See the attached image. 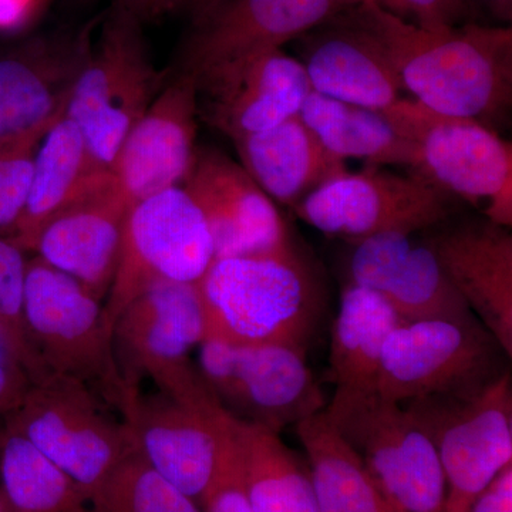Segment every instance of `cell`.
<instances>
[{
    "label": "cell",
    "mask_w": 512,
    "mask_h": 512,
    "mask_svg": "<svg viewBox=\"0 0 512 512\" xmlns=\"http://www.w3.org/2000/svg\"><path fill=\"white\" fill-rule=\"evenodd\" d=\"M198 119L197 80L175 70L128 131L111 167L131 207L160 192L183 187L198 150Z\"/></svg>",
    "instance_id": "cell-17"
},
{
    "label": "cell",
    "mask_w": 512,
    "mask_h": 512,
    "mask_svg": "<svg viewBox=\"0 0 512 512\" xmlns=\"http://www.w3.org/2000/svg\"><path fill=\"white\" fill-rule=\"evenodd\" d=\"M93 512H202L197 501L165 480L133 450L90 498Z\"/></svg>",
    "instance_id": "cell-31"
},
{
    "label": "cell",
    "mask_w": 512,
    "mask_h": 512,
    "mask_svg": "<svg viewBox=\"0 0 512 512\" xmlns=\"http://www.w3.org/2000/svg\"><path fill=\"white\" fill-rule=\"evenodd\" d=\"M215 261L210 228L183 187L137 202L128 211L107 316L114 326L128 303L158 282L197 284Z\"/></svg>",
    "instance_id": "cell-10"
},
{
    "label": "cell",
    "mask_w": 512,
    "mask_h": 512,
    "mask_svg": "<svg viewBox=\"0 0 512 512\" xmlns=\"http://www.w3.org/2000/svg\"><path fill=\"white\" fill-rule=\"evenodd\" d=\"M26 251L0 235V353L25 370L30 380L45 375L25 325Z\"/></svg>",
    "instance_id": "cell-32"
},
{
    "label": "cell",
    "mask_w": 512,
    "mask_h": 512,
    "mask_svg": "<svg viewBox=\"0 0 512 512\" xmlns=\"http://www.w3.org/2000/svg\"><path fill=\"white\" fill-rule=\"evenodd\" d=\"M3 420L72 477L89 498L136 450L124 421L111 419L92 387L60 373L30 380Z\"/></svg>",
    "instance_id": "cell-6"
},
{
    "label": "cell",
    "mask_w": 512,
    "mask_h": 512,
    "mask_svg": "<svg viewBox=\"0 0 512 512\" xmlns=\"http://www.w3.org/2000/svg\"><path fill=\"white\" fill-rule=\"evenodd\" d=\"M299 116L320 143L342 160L355 158L376 167L402 165L410 170L416 165V148L386 111L311 92Z\"/></svg>",
    "instance_id": "cell-27"
},
{
    "label": "cell",
    "mask_w": 512,
    "mask_h": 512,
    "mask_svg": "<svg viewBox=\"0 0 512 512\" xmlns=\"http://www.w3.org/2000/svg\"><path fill=\"white\" fill-rule=\"evenodd\" d=\"M231 427L254 512H320L308 464L278 433L234 416Z\"/></svg>",
    "instance_id": "cell-28"
},
{
    "label": "cell",
    "mask_w": 512,
    "mask_h": 512,
    "mask_svg": "<svg viewBox=\"0 0 512 512\" xmlns=\"http://www.w3.org/2000/svg\"><path fill=\"white\" fill-rule=\"evenodd\" d=\"M183 188L207 221L215 259L271 254L292 245L275 202L227 154L198 148Z\"/></svg>",
    "instance_id": "cell-19"
},
{
    "label": "cell",
    "mask_w": 512,
    "mask_h": 512,
    "mask_svg": "<svg viewBox=\"0 0 512 512\" xmlns=\"http://www.w3.org/2000/svg\"><path fill=\"white\" fill-rule=\"evenodd\" d=\"M467 512H512V464L474 498Z\"/></svg>",
    "instance_id": "cell-36"
},
{
    "label": "cell",
    "mask_w": 512,
    "mask_h": 512,
    "mask_svg": "<svg viewBox=\"0 0 512 512\" xmlns=\"http://www.w3.org/2000/svg\"><path fill=\"white\" fill-rule=\"evenodd\" d=\"M477 18L487 15L497 26H510L512 20V0H468Z\"/></svg>",
    "instance_id": "cell-40"
},
{
    "label": "cell",
    "mask_w": 512,
    "mask_h": 512,
    "mask_svg": "<svg viewBox=\"0 0 512 512\" xmlns=\"http://www.w3.org/2000/svg\"><path fill=\"white\" fill-rule=\"evenodd\" d=\"M96 25L40 33L0 52V140L52 127L63 116Z\"/></svg>",
    "instance_id": "cell-16"
},
{
    "label": "cell",
    "mask_w": 512,
    "mask_h": 512,
    "mask_svg": "<svg viewBox=\"0 0 512 512\" xmlns=\"http://www.w3.org/2000/svg\"><path fill=\"white\" fill-rule=\"evenodd\" d=\"M195 80L201 119L232 141L298 116L312 92L301 60L284 49L232 60Z\"/></svg>",
    "instance_id": "cell-15"
},
{
    "label": "cell",
    "mask_w": 512,
    "mask_h": 512,
    "mask_svg": "<svg viewBox=\"0 0 512 512\" xmlns=\"http://www.w3.org/2000/svg\"><path fill=\"white\" fill-rule=\"evenodd\" d=\"M104 170L107 168L97 163L82 131L63 114L37 148L28 202L12 238L32 252L40 229Z\"/></svg>",
    "instance_id": "cell-25"
},
{
    "label": "cell",
    "mask_w": 512,
    "mask_h": 512,
    "mask_svg": "<svg viewBox=\"0 0 512 512\" xmlns=\"http://www.w3.org/2000/svg\"><path fill=\"white\" fill-rule=\"evenodd\" d=\"M228 431L227 446L217 476L200 501L202 512H254L242 477L237 443L232 434L231 414Z\"/></svg>",
    "instance_id": "cell-34"
},
{
    "label": "cell",
    "mask_w": 512,
    "mask_h": 512,
    "mask_svg": "<svg viewBox=\"0 0 512 512\" xmlns=\"http://www.w3.org/2000/svg\"><path fill=\"white\" fill-rule=\"evenodd\" d=\"M25 325L47 372L82 380L119 410L136 392L121 375L103 299L37 256L26 272Z\"/></svg>",
    "instance_id": "cell-3"
},
{
    "label": "cell",
    "mask_w": 512,
    "mask_h": 512,
    "mask_svg": "<svg viewBox=\"0 0 512 512\" xmlns=\"http://www.w3.org/2000/svg\"><path fill=\"white\" fill-rule=\"evenodd\" d=\"M504 356L476 316L403 320L384 345L376 393L403 404L477 392L507 370Z\"/></svg>",
    "instance_id": "cell-7"
},
{
    "label": "cell",
    "mask_w": 512,
    "mask_h": 512,
    "mask_svg": "<svg viewBox=\"0 0 512 512\" xmlns=\"http://www.w3.org/2000/svg\"><path fill=\"white\" fill-rule=\"evenodd\" d=\"M403 320L377 293L353 284L343 288L330 333L329 380L335 392H376L384 345Z\"/></svg>",
    "instance_id": "cell-26"
},
{
    "label": "cell",
    "mask_w": 512,
    "mask_h": 512,
    "mask_svg": "<svg viewBox=\"0 0 512 512\" xmlns=\"http://www.w3.org/2000/svg\"><path fill=\"white\" fill-rule=\"evenodd\" d=\"M120 413L141 456L200 504L217 476L229 434V414L214 394L181 400L138 389Z\"/></svg>",
    "instance_id": "cell-13"
},
{
    "label": "cell",
    "mask_w": 512,
    "mask_h": 512,
    "mask_svg": "<svg viewBox=\"0 0 512 512\" xmlns=\"http://www.w3.org/2000/svg\"><path fill=\"white\" fill-rule=\"evenodd\" d=\"M197 286L205 339L306 352L322 316L318 281L292 245L271 254L215 259Z\"/></svg>",
    "instance_id": "cell-2"
},
{
    "label": "cell",
    "mask_w": 512,
    "mask_h": 512,
    "mask_svg": "<svg viewBox=\"0 0 512 512\" xmlns=\"http://www.w3.org/2000/svg\"><path fill=\"white\" fill-rule=\"evenodd\" d=\"M355 10L386 47L404 92L417 103L487 126L510 110L511 26L471 22L430 30L397 18L373 2L360 3Z\"/></svg>",
    "instance_id": "cell-1"
},
{
    "label": "cell",
    "mask_w": 512,
    "mask_h": 512,
    "mask_svg": "<svg viewBox=\"0 0 512 512\" xmlns=\"http://www.w3.org/2000/svg\"><path fill=\"white\" fill-rule=\"evenodd\" d=\"M406 10L407 22L423 29L456 28L477 22L476 12L468 0H400Z\"/></svg>",
    "instance_id": "cell-35"
},
{
    "label": "cell",
    "mask_w": 512,
    "mask_h": 512,
    "mask_svg": "<svg viewBox=\"0 0 512 512\" xmlns=\"http://www.w3.org/2000/svg\"><path fill=\"white\" fill-rule=\"evenodd\" d=\"M205 339L197 284L158 282L128 303L114 326V349L128 389L147 377L158 392L183 400L208 393L191 350Z\"/></svg>",
    "instance_id": "cell-9"
},
{
    "label": "cell",
    "mask_w": 512,
    "mask_h": 512,
    "mask_svg": "<svg viewBox=\"0 0 512 512\" xmlns=\"http://www.w3.org/2000/svg\"><path fill=\"white\" fill-rule=\"evenodd\" d=\"M365 0H224L192 23L178 72L200 76L241 57L282 49Z\"/></svg>",
    "instance_id": "cell-18"
},
{
    "label": "cell",
    "mask_w": 512,
    "mask_h": 512,
    "mask_svg": "<svg viewBox=\"0 0 512 512\" xmlns=\"http://www.w3.org/2000/svg\"><path fill=\"white\" fill-rule=\"evenodd\" d=\"M143 26L110 5L64 111L97 163L110 171L128 131L167 83V74L151 62Z\"/></svg>",
    "instance_id": "cell-4"
},
{
    "label": "cell",
    "mask_w": 512,
    "mask_h": 512,
    "mask_svg": "<svg viewBox=\"0 0 512 512\" xmlns=\"http://www.w3.org/2000/svg\"><path fill=\"white\" fill-rule=\"evenodd\" d=\"M365 2L376 3L377 6H380L386 12L392 13L397 18L407 20L406 10H404L400 0H365Z\"/></svg>",
    "instance_id": "cell-43"
},
{
    "label": "cell",
    "mask_w": 512,
    "mask_h": 512,
    "mask_svg": "<svg viewBox=\"0 0 512 512\" xmlns=\"http://www.w3.org/2000/svg\"><path fill=\"white\" fill-rule=\"evenodd\" d=\"M414 235L390 232L356 242L349 284L382 296L404 320L474 318L429 242Z\"/></svg>",
    "instance_id": "cell-22"
},
{
    "label": "cell",
    "mask_w": 512,
    "mask_h": 512,
    "mask_svg": "<svg viewBox=\"0 0 512 512\" xmlns=\"http://www.w3.org/2000/svg\"><path fill=\"white\" fill-rule=\"evenodd\" d=\"M19 0H0V26L12 25L19 15Z\"/></svg>",
    "instance_id": "cell-42"
},
{
    "label": "cell",
    "mask_w": 512,
    "mask_h": 512,
    "mask_svg": "<svg viewBox=\"0 0 512 512\" xmlns=\"http://www.w3.org/2000/svg\"><path fill=\"white\" fill-rule=\"evenodd\" d=\"M295 43L312 92L382 111L403 99L402 80L386 47L360 20L355 6Z\"/></svg>",
    "instance_id": "cell-21"
},
{
    "label": "cell",
    "mask_w": 512,
    "mask_h": 512,
    "mask_svg": "<svg viewBox=\"0 0 512 512\" xmlns=\"http://www.w3.org/2000/svg\"><path fill=\"white\" fill-rule=\"evenodd\" d=\"M493 222H461L429 239L451 284L505 355H512V237Z\"/></svg>",
    "instance_id": "cell-23"
},
{
    "label": "cell",
    "mask_w": 512,
    "mask_h": 512,
    "mask_svg": "<svg viewBox=\"0 0 512 512\" xmlns=\"http://www.w3.org/2000/svg\"><path fill=\"white\" fill-rule=\"evenodd\" d=\"M49 128L0 140V235L12 237L28 202L37 148Z\"/></svg>",
    "instance_id": "cell-33"
},
{
    "label": "cell",
    "mask_w": 512,
    "mask_h": 512,
    "mask_svg": "<svg viewBox=\"0 0 512 512\" xmlns=\"http://www.w3.org/2000/svg\"><path fill=\"white\" fill-rule=\"evenodd\" d=\"M439 454L447 497L444 512H467L481 491L512 464L510 369L466 394L403 403Z\"/></svg>",
    "instance_id": "cell-8"
},
{
    "label": "cell",
    "mask_w": 512,
    "mask_h": 512,
    "mask_svg": "<svg viewBox=\"0 0 512 512\" xmlns=\"http://www.w3.org/2000/svg\"><path fill=\"white\" fill-rule=\"evenodd\" d=\"M224 0H192L190 10L192 23L200 22L205 16L210 15L212 10L217 8Z\"/></svg>",
    "instance_id": "cell-41"
},
{
    "label": "cell",
    "mask_w": 512,
    "mask_h": 512,
    "mask_svg": "<svg viewBox=\"0 0 512 512\" xmlns=\"http://www.w3.org/2000/svg\"><path fill=\"white\" fill-rule=\"evenodd\" d=\"M192 0H111V5L126 10L143 25L173 15L178 10L190 9Z\"/></svg>",
    "instance_id": "cell-38"
},
{
    "label": "cell",
    "mask_w": 512,
    "mask_h": 512,
    "mask_svg": "<svg viewBox=\"0 0 512 512\" xmlns=\"http://www.w3.org/2000/svg\"><path fill=\"white\" fill-rule=\"evenodd\" d=\"M198 370L235 419L281 433L326 407L305 350L285 345H234L205 339Z\"/></svg>",
    "instance_id": "cell-11"
},
{
    "label": "cell",
    "mask_w": 512,
    "mask_h": 512,
    "mask_svg": "<svg viewBox=\"0 0 512 512\" xmlns=\"http://www.w3.org/2000/svg\"><path fill=\"white\" fill-rule=\"evenodd\" d=\"M0 491L10 512H93L83 488L9 426L0 429Z\"/></svg>",
    "instance_id": "cell-30"
},
{
    "label": "cell",
    "mask_w": 512,
    "mask_h": 512,
    "mask_svg": "<svg viewBox=\"0 0 512 512\" xmlns=\"http://www.w3.org/2000/svg\"><path fill=\"white\" fill-rule=\"evenodd\" d=\"M232 143L252 180L275 204L289 208L348 171L346 161L330 153L299 114Z\"/></svg>",
    "instance_id": "cell-24"
},
{
    "label": "cell",
    "mask_w": 512,
    "mask_h": 512,
    "mask_svg": "<svg viewBox=\"0 0 512 512\" xmlns=\"http://www.w3.org/2000/svg\"><path fill=\"white\" fill-rule=\"evenodd\" d=\"M386 111L416 148L417 173L451 197L488 201L512 180V146L493 127L447 116L416 100L402 99Z\"/></svg>",
    "instance_id": "cell-14"
},
{
    "label": "cell",
    "mask_w": 512,
    "mask_h": 512,
    "mask_svg": "<svg viewBox=\"0 0 512 512\" xmlns=\"http://www.w3.org/2000/svg\"><path fill=\"white\" fill-rule=\"evenodd\" d=\"M320 512H387L365 464L325 410L296 424Z\"/></svg>",
    "instance_id": "cell-29"
},
{
    "label": "cell",
    "mask_w": 512,
    "mask_h": 512,
    "mask_svg": "<svg viewBox=\"0 0 512 512\" xmlns=\"http://www.w3.org/2000/svg\"><path fill=\"white\" fill-rule=\"evenodd\" d=\"M29 383L25 370L0 353V419L16 406Z\"/></svg>",
    "instance_id": "cell-37"
},
{
    "label": "cell",
    "mask_w": 512,
    "mask_h": 512,
    "mask_svg": "<svg viewBox=\"0 0 512 512\" xmlns=\"http://www.w3.org/2000/svg\"><path fill=\"white\" fill-rule=\"evenodd\" d=\"M130 208L113 173L101 171L40 229L32 252L104 299L116 274Z\"/></svg>",
    "instance_id": "cell-20"
},
{
    "label": "cell",
    "mask_w": 512,
    "mask_h": 512,
    "mask_svg": "<svg viewBox=\"0 0 512 512\" xmlns=\"http://www.w3.org/2000/svg\"><path fill=\"white\" fill-rule=\"evenodd\" d=\"M325 413L365 464L387 512H444L439 454L402 404L375 390L335 392Z\"/></svg>",
    "instance_id": "cell-5"
},
{
    "label": "cell",
    "mask_w": 512,
    "mask_h": 512,
    "mask_svg": "<svg viewBox=\"0 0 512 512\" xmlns=\"http://www.w3.org/2000/svg\"><path fill=\"white\" fill-rule=\"evenodd\" d=\"M451 195L421 175L376 165L339 175L292 208L296 217L330 237L356 242L376 235L417 234L450 217Z\"/></svg>",
    "instance_id": "cell-12"
},
{
    "label": "cell",
    "mask_w": 512,
    "mask_h": 512,
    "mask_svg": "<svg viewBox=\"0 0 512 512\" xmlns=\"http://www.w3.org/2000/svg\"><path fill=\"white\" fill-rule=\"evenodd\" d=\"M485 220L510 228L512 225V180L500 188L484 208Z\"/></svg>",
    "instance_id": "cell-39"
},
{
    "label": "cell",
    "mask_w": 512,
    "mask_h": 512,
    "mask_svg": "<svg viewBox=\"0 0 512 512\" xmlns=\"http://www.w3.org/2000/svg\"><path fill=\"white\" fill-rule=\"evenodd\" d=\"M0 512H10L9 505L6 503L5 495L0 491Z\"/></svg>",
    "instance_id": "cell-44"
}]
</instances>
